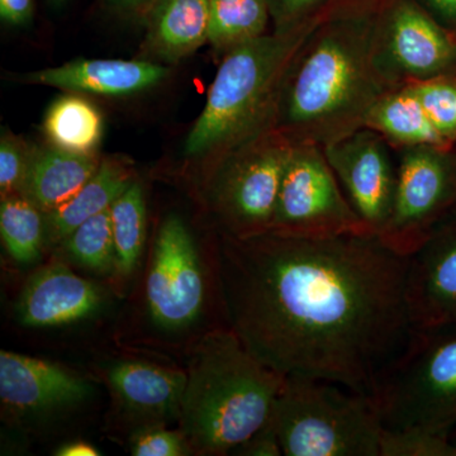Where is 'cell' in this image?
I'll use <instances>...</instances> for the list:
<instances>
[{
	"mask_svg": "<svg viewBox=\"0 0 456 456\" xmlns=\"http://www.w3.org/2000/svg\"><path fill=\"white\" fill-rule=\"evenodd\" d=\"M211 264L227 326L285 377L370 395L413 327L408 257L375 235H222Z\"/></svg>",
	"mask_w": 456,
	"mask_h": 456,
	"instance_id": "obj_1",
	"label": "cell"
},
{
	"mask_svg": "<svg viewBox=\"0 0 456 456\" xmlns=\"http://www.w3.org/2000/svg\"><path fill=\"white\" fill-rule=\"evenodd\" d=\"M378 8L322 20L299 46L274 126L290 142L325 147L364 128L375 104L392 92L374 62Z\"/></svg>",
	"mask_w": 456,
	"mask_h": 456,
	"instance_id": "obj_2",
	"label": "cell"
},
{
	"mask_svg": "<svg viewBox=\"0 0 456 456\" xmlns=\"http://www.w3.org/2000/svg\"><path fill=\"white\" fill-rule=\"evenodd\" d=\"M284 380L230 327L204 334L189 359L179 419L194 454H231L269 421Z\"/></svg>",
	"mask_w": 456,
	"mask_h": 456,
	"instance_id": "obj_3",
	"label": "cell"
},
{
	"mask_svg": "<svg viewBox=\"0 0 456 456\" xmlns=\"http://www.w3.org/2000/svg\"><path fill=\"white\" fill-rule=\"evenodd\" d=\"M316 25L275 29L224 55L185 142L187 155L226 156L274 130L285 74Z\"/></svg>",
	"mask_w": 456,
	"mask_h": 456,
	"instance_id": "obj_4",
	"label": "cell"
},
{
	"mask_svg": "<svg viewBox=\"0 0 456 456\" xmlns=\"http://www.w3.org/2000/svg\"><path fill=\"white\" fill-rule=\"evenodd\" d=\"M272 419L285 456H379L383 424L370 395L289 375Z\"/></svg>",
	"mask_w": 456,
	"mask_h": 456,
	"instance_id": "obj_5",
	"label": "cell"
},
{
	"mask_svg": "<svg viewBox=\"0 0 456 456\" xmlns=\"http://www.w3.org/2000/svg\"><path fill=\"white\" fill-rule=\"evenodd\" d=\"M370 397L386 428H456V322L413 326L375 379Z\"/></svg>",
	"mask_w": 456,
	"mask_h": 456,
	"instance_id": "obj_6",
	"label": "cell"
},
{
	"mask_svg": "<svg viewBox=\"0 0 456 456\" xmlns=\"http://www.w3.org/2000/svg\"><path fill=\"white\" fill-rule=\"evenodd\" d=\"M293 143L272 130L224 156L209 200L224 233L246 239L269 232Z\"/></svg>",
	"mask_w": 456,
	"mask_h": 456,
	"instance_id": "obj_7",
	"label": "cell"
},
{
	"mask_svg": "<svg viewBox=\"0 0 456 456\" xmlns=\"http://www.w3.org/2000/svg\"><path fill=\"white\" fill-rule=\"evenodd\" d=\"M397 185L380 241L410 257L456 213V146L395 150Z\"/></svg>",
	"mask_w": 456,
	"mask_h": 456,
	"instance_id": "obj_8",
	"label": "cell"
},
{
	"mask_svg": "<svg viewBox=\"0 0 456 456\" xmlns=\"http://www.w3.org/2000/svg\"><path fill=\"white\" fill-rule=\"evenodd\" d=\"M270 231L299 237L374 235L314 143H293Z\"/></svg>",
	"mask_w": 456,
	"mask_h": 456,
	"instance_id": "obj_9",
	"label": "cell"
},
{
	"mask_svg": "<svg viewBox=\"0 0 456 456\" xmlns=\"http://www.w3.org/2000/svg\"><path fill=\"white\" fill-rule=\"evenodd\" d=\"M375 66L392 90L456 75V35L417 0H384L375 20Z\"/></svg>",
	"mask_w": 456,
	"mask_h": 456,
	"instance_id": "obj_10",
	"label": "cell"
},
{
	"mask_svg": "<svg viewBox=\"0 0 456 456\" xmlns=\"http://www.w3.org/2000/svg\"><path fill=\"white\" fill-rule=\"evenodd\" d=\"M191 231L179 216L165 218L146 281L150 317L165 331L193 325L206 305V277Z\"/></svg>",
	"mask_w": 456,
	"mask_h": 456,
	"instance_id": "obj_11",
	"label": "cell"
},
{
	"mask_svg": "<svg viewBox=\"0 0 456 456\" xmlns=\"http://www.w3.org/2000/svg\"><path fill=\"white\" fill-rule=\"evenodd\" d=\"M322 149L347 200L371 232L379 235L395 200V150L382 134L368 127Z\"/></svg>",
	"mask_w": 456,
	"mask_h": 456,
	"instance_id": "obj_12",
	"label": "cell"
},
{
	"mask_svg": "<svg viewBox=\"0 0 456 456\" xmlns=\"http://www.w3.org/2000/svg\"><path fill=\"white\" fill-rule=\"evenodd\" d=\"M406 299L413 326L456 322V213L408 257Z\"/></svg>",
	"mask_w": 456,
	"mask_h": 456,
	"instance_id": "obj_13",
	"label": "cell"
},
{
	"mask_svg": "<svg viewBox=\"0 0 456 456\" xmlns=\"http://www.w3.org/2000/svg\"><path fill=\"white\" fill-rule=\"evenodd\" d=\"M92 395L88 380L46 360L0 351V399L20 416L79 406Z\"/></svg>",
	"mask_w": 456,
	"mask_h": 456,
	"instance_id": "obj_14",
	"label": "cell"
},
{
	"mask_svg": "<svg viewBox=\"0 0 456 456\" xmlns=\"http://www.w3.org/2000/svg\"><path fill=\"white\" fill-rule=\"evenodd\" d=\"M107 382L117 407L134 431L179 422L185 387L183 371L122 360L108 369Z\"/></svg>",
	"mask_w": 456,
	"mask_h": 456,
	"instance_id": "obj_15",
	"label": "cell"
},
{
	"mask_svg": "<svg viewBox=\"0 0 456 456\" xmlns=\"http://www.w3.org/2000/svg\"><path fill=\"white\" fill-rule=\"evenodd\" d=\"M98 287L62 264L33 274L17 303V317L36 329L70 325L88 318L101 305Z\"/></svg>",
	"mask_w": 456,
	"mask_h": 456,
	"instance_id": "obj_16",
	"label": "cell"
},
{
	"mask_svg": "<svg viewBox=\"0 0 456 456\" xmlns=\"http://www.w3.org/2000/svg\"><path fill=\"white\" fill-rule=\"evenodd\" d=\"M160 65L125 60H75L26 75L28 83L71 92L123 97L151 88L167 77Z\"/></svg>",
	"mask_w": 456,
	"mask_h": 456,
	"instance_id": "obj_17",
	"label": "cell"
},
{
	"mask_svg": "<svg viewBox=\"0 0 456 456\" xmlns=\"http://www.w3.org/2000/svg\"><path fill=\"white\" fill-rule=\"evenodd\" d=\"M99 165L93 154H73L57 147L42 150L32 154L20 194L47 215L77 196Z\"/></svg>",
	"mask_w": 456,
	"mask_h": 456,
	"instance_id": "obj_18",
	"label": "cell"
},
{
	"mask_svg": "<svg viewBox=\"0 0 456 456\" xmlns=\"http://www.w3.org/2000/svg\"><path fill=\"white\" fill-rule=\"evenodd\" d=\"M149 16L150 42L165 59H183L208 41L209 0H158Z\"/></svg>",
	"mask_w": 456,
	"mask_h": 456,
	"instance_id": "obj_19",
	"label": "cell"
},
{
	"mask_svg": "<svg viewBox=\"0 0 456 456\" xmlns=\"http://www.w3.org/2000/svg\"><path fill=\"white\" fill-rule=\"evenodd\" d=\"M365 127L382 134L393 149L454 147L441 136L421 102L408 86L387 93L369 113Z\"/></svg>",
	"mask_w": 456,
	"mask_h": 456,
	"instance_id": "obj_20",
	"label": "cell"
},
{
	"mask_svg": "<svg viewBox=\"0 0 456 456\" xmlns=\"http://www.w3.org/2000/svg\"><path fill=\"white\" fill-rule=\"evenodd\" d=\"M131 184L127 167L116 161H103L77 196L55 211L47 213L45 221L47 236L53 242L64 244L83 222L110 209Z\"/></svg>",
	"mask_w": 456,
	"mask_h": 456,
	"instance_id": "obj_21",
	"label": "cell"
},
{
	"mask_svg": "<svg viewBox=\"0 0 456 456\" xmlns=\"http://www.w3.org/2000/svg\"><path fill=\"white\" fill-rule=\"evenodd\" d=\"M102 117L90 102L66 95L53 102L45 118V131L57 149L92 155L102 137Z\"/></svg>",
	"mask_w": 456,
	"mask_h": 456,
	"instance_id": "obj_22",
	"label": "cell"
},
{
	"mask_svg": "<svg viewBox=\"0 0 456 456\" xmlns=\"http://www.w3.org/2000/svg\"><path fill=\"white\" fill-rule=\"evenodd\" d=\"M269 0H209L208 41L227 53L266 35Z\"/></svg>",
	"mask_w": 456,
	"mask_h": 456,
	"instance_id": "obj_23",
	"label": "cell"
},
{
	"mask_svg": "<svg viewBox=\"0 0 456 456\" xmlns=\"http://www.w3.org/2000/svg\"><path fill=\"white\" fill-rule=\"evenodd\" d=\"M114 240V273L128 279L136 269L145 242L146 209L142 188L136 182L110 207Z\"/></svg>",
	"mask_w": 456,
	"mask_h": 456,
	"instance_id": "obj_24",
	"label": "cell"
},
{
	"mask_svg": "<svg viewBox=\"0 0 456 456\" xmlns=\"http://www.w3.org/2000/svg\"><path fill=\"white\" fill-rule=\"evenodd\" d=\"M42 215L20 194L2 198L0 232L8 254L17 263L29 264L40 257L45 235Z\"/></svg>",
	"mask_w": 456,
	"mask_h": 456,
	"instance_id": "obj_25",
	"label": "cell"
},
{
	"mask_svg": "<svg viewBox=\"0 0 456 456\" xmlns=\"http://www.w3.org/2000/svg\"><path fill=\"white\" fill-rule=\"evenodd\" d=\"M66 250L84 268L101 274L114 272V240L110 208L83 222L64 241Z\"/></svg>",
	"mask_w": 456,
	"mask_h": 456,
	"instance_id": "obj_26",
	"label": "cell"
},
{
	"mask_svg": "<svg viewBox=\"0 0 456 456\" xmlns=\"http://www.w3.org/2000/svg\"><path fill=\"white\" fill-rule=\"evenodd\" d=\"M384 0H269L275 29L320 23L329 18L379 7Z\"/></svg>",
	"mask_w": 456,
	"mask_h": 456,
	"instance_id": "obj_27",
	"label": "cell"
},
{
	"mask_svg": "<svg viewBox=\"0 0 456 456\" xmlns=\"http://www.w3.org/2000/svg\"><path fill=\"white\" fill-rule=\"evenodd\" d=\"M421 102L436 130L456 146V75L408 86Z\"/></svg>",
	"mask_w": 456,
	"mask_h": 456,
	"instance_id": "obj_28",
	"label": "cell"
},
{
	"mask_svg": "<svg viewBox=\"0 0 456 456\" xmlns=\"http://www.w3.org/2000/svg\"><path fill=\"white\" fill-rule=\"evenodd\" d=\"M379 456H456L450 437L424 428H383Z\"/></svg>",
	"mask_w": 456,
	"mask_h": 456,
	"instance_id": "obj_29",
	"label": "cell"
},
{
	"mask_svg": "<svg viewBox=\"0 0 456 456\" xmlns=\"http://www.w3.org/2000/svg\"><path fill=\"white\" fill-rule=\"evenodd\" d=\"M130 452L134 456H184L194 454L182 431L167 430L165 425L147 426L134 431Z\"/></svg>",
	"mask_w": 456,
	"mask_h": 456,
	"instance_id": "obj_30",
	"label": "cell"
},
{
	"mask_svg": "<svg viewBox=\"0 0 456 456\" xmlns=\"http://www.w3.org/2000/svg\"><path fill=\"white\" fill-rule=\"evenodd\" d=\"M31 156L14 137L3 134L0 142V191L2 198L20 193Z\"/></svg>",
	"mask_w": 456,
	"mask_h": 456,
	"instance_id": "obj_31",
	"label": "cell"
},
{
	"mask_svg": "<svg viewBox=\"0 0 456 456\" xmlns=\"http://www.w3.org/2000/svg\"><path fill=\"white\" fill-rule=\"evenodd\" d=\"M232 455L240 456H281L283 454L281 439L272 417L263 428L251 435L248 440L240 444L231 452Z\"/></svg>",
	"mask_w": 456,
	"mask_h": 456,
	"instance_id": "obj_32",
	"label": "cell"
},
{
	"mask_svg": "<svg viewBox=\"0 0 456 456\" xmlns=\"http://www.w3.org/2000/svg\"><path fill=\"white\" fill-rule=\"evenodd\" d=\"M444 28L456 35V0H417Z\"/></svg>",
	"mask_w": 456,
	"mask_h": 456,
	"instance_id": "obj_33",
	"label": "cell"
},
{
	"mask_svg": "<svg viewBox=\"0 0 456 456\" xmlns=\"http://www.w3.org/2000/svg\"><path fill=\"white\" fill-rule=\"evenodd\" d=\"M32 16V0H0V17L9 25L25 26Z\"/></svg>",
	"mask_w": 456,
	"mask_h": 456,
	"instance_id": "obj_34",
	"label": "cell"
},
{
	"mask_svg": "<svg viewBox=\"0 0 456 456\" xmlns=\"http://www.w3.org/2000/svg\"><path fill=\"white\" fill-rule=\"evenodd\" d=\"M57 456H98L101 452L86 441H73L56 450Z\"/></svg>",
	"mask_w": 456,
	"mask_h": 456,
	"instance_id": "obj_35",
	"label": "cell"
},
{
	"mask_svg": "<svg viewBox=\"0 0 456 456\" xmlns=\"http://www.w3.org/2000/svg\"><path fill=\"white\" fill-rule=\"evenodd\" d=\"M110 7L122 12H149L158 0H106Z\"/></svg>",
	"mask_w": 456,
	"mask_h": 456,
	"instance_id": "obj_36",
	"label": "cell"
},
{
	"mask_svg": "<svg viewBox=\"0 0 456 456\" xmlns=\"http://www.w3.org/2000/svg\"><path fill=\"white\" fill-rule=\"evenodd\" d=\"M450 441H452V445L456 448V428L454 430L452 431V434H450Z\"/></svg>",
	"mask_w": 456,
	"mask_h": 456,
	"instance_id": "obj_37",
	"label": "cell"
},
{
	"mask_svg": "<svg viewBox=\"0 0 456 456\" xmlns=\"http://www.w3.org/2000/svg\"><path fill=\"white\" fill-rule=\"evenodd\" d=\"M51 2L55 3V4H60V3L64 2V0H51Z\"/></svg>",
	"mask_w": 456,
	"mask_h": 456,
	"instance_id": "obj_38",
	"label": "cell"
}]
</instances>
